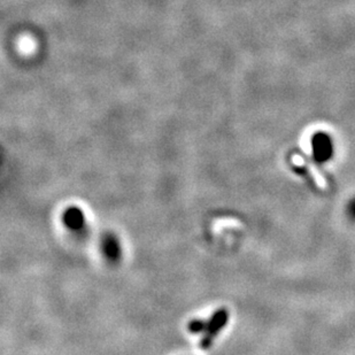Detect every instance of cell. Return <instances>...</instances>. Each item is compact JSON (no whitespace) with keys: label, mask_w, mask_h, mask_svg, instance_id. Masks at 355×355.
Returning a JSON list of instances; mask_svg holds the SVG:
<instances>
[{"label":"cell","mask_w":355,"mask_h":355,"mask_svg":"<svg viewBox=\"0 0 355 355\" xmlns=\"http://www.w3.org/2000/svg\"><path fill=\"white\" fill-rule=\"evenodd\" d=\"M229 320V313L227 308H218L215 313L212 315L211 320L208 321V325L204 331V336L199 341V347L201 350H208L214 343L217 333L227 325Z\"/></svg>","instance_id":"6da1fadb"},{"label":"cell","mask_w":355,"mask_h":355,"mask_svg":"<svg viewBox=\"0 0 355 355\" xmlns=\"http://www.w3.org/2000/svg\"><path fill=\"white\" fill-rule=\"evenodd\" d=\"M313 158L317 164L329 161L333 155L332 139L325 132H316L311 138Z\"/></svg>","instance_id":"7a4b0ae2"},{"label":"cell","mask_w":355,"mask_h":355,"mask_svg":"<svg viewBox=\"0 0 355 355\" xmlns=\"http://www.w3.org/2000/svg\"><path fill=\"white\" fill-rule=\"evenodd\" d=\"M64 223L71 229H79L84 224V215L77 207H71L64 214Z\"/></svg>","instance_id":"3957f363"},{"label":"cell","mask_w":355,"mask_h":355,"mask_svg":"<svg viewBox=\"0 0 355 355\" xmlns=\"http://www.w3.org/2000/svg\"><path fill=\"white\" fill-rule=\"evenodd\" d=\"M208 325V321L204 320H193L191 321L188 325V330L190 331L191 333H200L204 332Z\"/></svg>","instance_id":"277c9868"},{"label":"cell","mask_w":355,"mask_h":355,"mask_svg":"<svg viewBox=\"0 0 355 355\" xmlns=\"http://www.w3.org/2000/svg\"><path fill=\"white\" fill-rule=\"evenodd\" d=\"M347 215L352 221L355 222V198H353L350 202H348Z\"/></svg>","instance_id":"5b68a950"}]
</instances>
